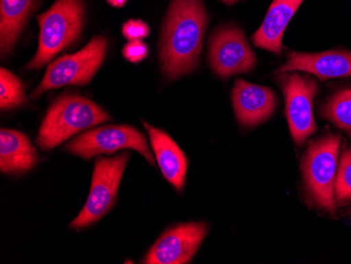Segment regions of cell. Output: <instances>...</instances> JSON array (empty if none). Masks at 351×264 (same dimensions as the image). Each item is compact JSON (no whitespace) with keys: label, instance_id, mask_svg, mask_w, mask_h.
<instances>
[{"label":"cell","instance_id":"1","mask_svg":"<svg viewBox=\"0 0 351 264\" xmlns=\"http://www.w3.org/2000/svg\"><path fill=\"white\" fill-rule=\"evenodd\" d=\"M207 25L202 0H173L162 29L161 66L165 76L176 80L198 66Z\"/></svg>","mask_w":351,"mask_h":264},{"label":"cell","instance_id":"2","mask_svg":"<svg viewBox=\"0 0 351 264\" xmlns=\"http://www.w3.org/2000/svg\"><path fill=\"white\" fill-rule=\"evenodd\" d=\"M110 119L92 100L78 95H62L49 108L39 130L37 145L52 149L79 132Z\"/></svg>","mask_w":351,"mask_h":264},{"label":"cell","instance_id":"3","mask_svg":"<svg viewBox=\"0 0 351 264\" xmlns=\"http://www.w3.org/2000/svg\"><path fill=\"white\" fill-rule=\"evenodd\" d=\"M38 50L27 66L36 70L72 45L84 29V0H56L45 13L38 16Z\"/></svg>","mask_w":351,"mask_h":264},{"label":"cell","instance_id":"4","mask_svg":"<svg viewBox=\"0 0 351 264\" xmlns=\"http://www.w3.org/2000/svg\"><path fill=\"white\" fill-rule=\"evenodd\" d=\"M341 136L325 135L309 143L302 169L311 204L325 212H336L335 180Z\"/></svg>","mask_w":351,"mask_h":264},{"label":"cell","instance_id":"5","mask_svg":"<svg viewBox=\"0 0 351 264\" xmlns=\"http://www.w3.org/2000/svg\"><path fill=\"white\" fill-rule=\"evenodd\" d=\"M106 45L108 41L104 37L96 36L79 52L53 61L45 71L43 82L33 93V97L64 86H86L104 62Z\"/></svg>","mask_w":351,"mask_h":264},{"label":"cell","instance_id":"6","mask_svg":"<svg viewBox=\"0 0 351 264\" xmlns=\"http://www.w3.org/2000/svg\"><path fill=\"white\" fill-rule=\"evenodd\" d=\"M129 159V153H122L114 158L99 157L96 160L88 200L80 214L73 220L71 228H88L110 212L117 199L120 181Z\"/></svg>","mask_w":351,"mask_h":264},{"label":"cell","instance_id":"7","mask_svg":"<svg viewBox=\"0 0 351 264\" xmlns=\"http://www.w3.org/2000/svg\"><path fill=\"white\" fill-rule=\"evenodd\" d=\"M133 149L155 165L153 154L147 147L145 136L130 125H108L96 128L75 138L66 147L69 153L84 159L99 154H112L119 149Z\"/></svg>","mask_w":351,"mask_h":264},{"label":"cell","instance_id":"8","mask_svg":"<svg viewBox=\"0 0 351 264\" xmlns=\"http://www.w3.org/2000/svg\"><path fill=\"white\" fill-rule=\"evenodd\" d=\"M280 76V84L285 95L286 116L293 141L303 145L317 131L313 118V98L319 86L317 82L298 74Z\"/></svg>","mask_w":351,"mask_h":264},{"label":"cell","instance_id":"9","mask_svg":"<svg viewBox=\"0 0 351 264\" xmlns=\"http://www.w3.org/2000/svg\"><path fill=\"white\" fill-rule=\"evenodd\" d=\"M210 64L214 72L224 78L247 73L254 69L256 56L241 29L222 27L213 34Z\"/></svg>","mask_w":351,"mask_h":264},{"label":"cell","instance_id":"10","mask_svg":"<svg viewBox=\"0 0 351 264\" xmlns=\"http://www.w3.org/2000/svg\"><path fill=\"white\" fill-rule=\"evenodd\" d=\"M208 228L204 222L181 224L167 230L152 246L143 263H189L198 251Z\"/></svg>","mask_w":351,"mask_h":264},{"label":"cell","instance_id":"11","mask_svg":"<svg viewBox=\"0 0 351 264\" xmlns=\"http://www.w3.org/2000/svg\"><path fill=\"white\" fill-rule=\"evenodd\" d=\"M232 106L239 123L254 127L275 112L277 97L270 88L238 80L232 88Z\"/></svg>","mask_w":351,"mask_h":264},{"label":"cell","instance_id":"12","mask_svg":"<svg viewBox=\"0 0 351 264\" xmlns=\"http://www.w3.org/2000/svg\"><path fill=\"white\" fill-rule=\"evenodd\" d=\"M293 71L311 73L322 82L351 77V52L342 50L326 51L317 54L291 52L287 62L276 71V74Z\"/></svg>","mask_w":351,"mask_h":264},{"label":"cell","instance_id":"13","mask_svg":"<svg viewBox=\"0 0 351 264\" xmlns=\"http://www.w3.org/2000/svg\"><path fill=\"white\" fill-rule=\"evenodd\" d=\"M143 125L149 133L152 147L163 176L175 187L176 190H182L187 172V161L182 149L169 134L147 122H143Z\"/></svg>","mask_w":351,"mask_h":264},{"label":"cell","instance_id":"14","mask_svg":"<svg viewBox=\"0 0 351 264\" xmlns=\"http://www.w3.org/2000/svg\"><path fill=\"white\" fill-rule=\"evenodd\" d=\"M303 0H274L265 19L252 36L256 47L279 55L282 51V38Z\"/></svg>","mask_w":351,"mask_h":264},{"label":"cell","instance_id":"15","mask_svg":"<svg viewBox=\"0 0 351 264\" xmlns=\"http://www.w3.org/2000/svg\"><path fill=\"white\" fill-rule=\"evenodd\" d=\"M38 161V154L21 132L1 129L0 131V171L19 175L27 172Z\"/></svg>","mask_w":351,"mask_h":264},{"label":"cell","instance_id":"16","mask_svg":"<svg viewBox=\"0 0 351 264\" xmlns=\"http://www.w3.org/2000/svg\"><path fill=\"white\" fill-rule=\"evenodd\" d=\"M36 0H0V47L3 54L13 50Z\"/></svg>","mask_w":351,"mask_h":264},{"label":"cell","instance_id":"17","mask_svg":"<svg viewBox=\"0 0 351 264\" xmlns=\"http://www.w3.org/2000/svg\"><path fill=\"white\" fill-rule=\"evenodd\" d=\"M322 115L351 136V88L330 96L323 106Z\"/></svg>","mask_w":351,"mask_h":264},{"label":"cell","instance_id":"18","mask_svg":"<svg viewBox=\"0 0 351 264\" xmlns=\"http://www.w3.org/2000/svg\"><path fill=\"white\" fill-rule=\"evenodd\" d=\"M27 104L25 88L19 77L7 69L0 70V108L11 110Z\"/></svg>","mask_w":351,"mask_h":264},{"label":"cell","instance_id":"19","mask_svg":"<svg viewBox=\"0 0 351 264\" xmlns=\"http://www.w3.org/2000/svg\"><path fill=\"white\" fill-rule=\"evenodd\" d=\"M336 204H346L351 201V147L345 149L339 163L335 180Z\"/></svg>","mask_w":351,"mask_h":264},{"label":"cell","instance_id":"20","mask_svg":"<svg viewBox=\"0 0 351 264\" xmlns=\"http://www.w3.org/2000/svg\"><path fill=\"white\" fill-rule=\"evenodd\" d=\"M151 29L145 21L140 19H132L124 23L122 27V34L126 39L132 40H141L149 36Z\"/></svg>","mask_w":351,"mask_h":264},{"label":"cell","instance_id":"21","mask_svg":"<svg viewBox=\"0 0 351 264\" xmlns=\"http://www.w3.org/2000/svg\"><path fill=\"white\" fill-rule=\"evenodd\" d=\"M122 53H123L124 58L126 60L131 61L133 64H137L147 58L149 55V47L142 40H132L129 43H126Z\"/></svg>","mask_w":351,"mask_h":264},{"label":"cell","instance_id":"22","mask_svg":"<svg viewBox=\"0 0 351 264\" xmlns=\"http://www.w3.org/2000/svg\"><path fill=\"white\" fill-rule=\"evenodd\" d=\"M110 5H113L115 8H122L125 5L128 0H106Z\"/></svg>","mask_w":351,"mask_h":264},{"label":"cell","instance_id":"23","mask_svg":"<svg viewBox=\"0 0 351 264\" xmlns=\"http://www.w3.org/2000/svg\"><path fill=\"white\" fill-rule=\"evenodd\" d=\"M221 1L226 3V5H234V3H236L237 1H239V0H221Z\"/></svg>","mask_w":351,"mask_h":264},{"label":"cell","instance_id":"24","mask_svg":"<svg viewBox=\"0 0 351 264\" xmlns=\"http://www.w3.org/2000/svg\"><path fill=\"white\" fill-rule=\"evenodd\" d=\"M350 214H351V211H350Z\"/></svg>","mask_w":351,"mask_h":264}]
</instances>
